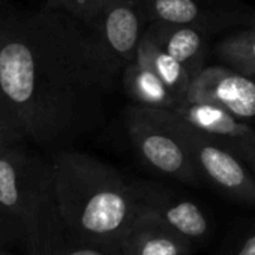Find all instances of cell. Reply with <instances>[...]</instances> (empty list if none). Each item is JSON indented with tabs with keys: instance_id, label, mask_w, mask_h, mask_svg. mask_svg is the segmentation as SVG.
Returning a JSON list of instances; mask_svg holds the SVG:
<instances>
[{
	"instance_id": "6da1fadb",
	"label": "cell",
	"mask_w": 255,
	"mask_h": 255,
	"mask_svg": "<svg viewBox=\"0 0 255 255\" xmlns=\"http://www.w3.org/2000/svg\"><path fill=\"white\" fill-rule=\"evenodd\" d=\"M119 78L68 12L0 8V98L26 140L56 147L98 129Z\"/></svg>"
},
{
	"instance_id": "7a4b0ae2",
	"label": "cell",
	"mask_w": 255,
	"mask_h": 255,
	"mask_svg": "<svg viewBox=\"0 0 255 255\" xmlns=\"http://www.w3.org/2000/svg\"><path fill=\"white\" fill-rule=\"evenodd\" d=\"M51 165L68 237L120 255L123 236L138 209L132 180L113 165L75 150H59Z\"/></svg>"
},
{
	"instance_id": "3957f363",
	"label": "cell",
	"mask_w": 255,
	"mask_h": 255,
	"mask_svg": "<svg viewBox=\"0 0 255 255\" xmlns=\"http://www.w3.org/2000/svg\"><path fill=\"white\" fill-rule=\"evenodd\" d=\"M0 206L26 231V254L36 255L66 233L60 218L51 161L24 144L0 155Z\"/></svg>"
},
{
	"instance_id": "277c9868",
	"label": "cell",
	"mask_w": 255,
	"mask_h": 255,
	"mask_svg": "<svg viewBox=\"0 0 255 255\" xmlns=\"http://www.w3.org/2000/svg\"><path fill=\"white\" fill-rule=\"evenodd\" d=\"M149 111L180 141L201 180L228 201L255 209V176L224 140L197 129L173 110L149 108Z\"/></svg>"
},
{
	"instance_id": "5b68a950",
	"label": "cell",
	"mask_w": 255,
	"mask_h": 255,
	"mask_svg": "<svg viewBox=\"0 0 255 255\" xmlns=\"http://www.w3.org/2000/svg\"><path fill=\"white\" fill-rule=\"evenodd\" d=\"M149 23L144 0H105L86 27L99 56L120 77L123 68L135 60Z\"/></svg>"
},
{
	"instance_id": "8992f818",
	"label": "cell",
	"mask_w": 255,
	"mask_h": 255,
	"mask_svg": "<svg viewBox=\"0 0 255 255\" xmlns=\"http://www.w3.org/2000/svg\"><path fill=\"white\" fill-rule=\"evenodd\" d=\"M126 128L143 162L155 173L180 183L200 186L201 177L180 141L143 105L126 110Z\"/></svg>"
},
{
	"instance_id": "52a82bcc",
	"label": "cell",
	"mask_w": 255,
	"mask_h": 255,
	"mask_svg": "<svg viewBox=\"0 0 255 255\" xmlns=\"http://www.w3.org/2000/svg\"><path fill=\"white\" fill-rule=\"evenodd\" d=\"M149 21L191 26L207 38L237 26H254L255 11L240 0H144Z\"/></svg>"
},
{
	"instance_id": "ba28073f",
	"label": "cell",
	"mask_w": 255,
	"mask_h": 255,
	"mask_svg": "<svg viewBox=\"0 0 255 255\" xmlns=\"http://www.w3.org/2000/svg\"><path fill=\"white\" fill-rule=\"evenodd\" d=\"M132 188L138 204L158 213L197 248L209 243L213 234V224L197 201L155 180H132Z\"/></svg>"
},
{
	"instance_id": "9c48e42d",
	"label": "cell",
	"mask_w": 255,
	"mask_h": 255,
	"mask_svg": "<svg viewBox=\"0 0 255 255\" xmlns=\"http://www.w3.org/2000/svg\"><path fill=\"white\" fill-rule=\"evenodd\" d=\"M188 101L219 105L239 119L255 117V78L230 66H206L192 78Z\"/></svg>"
},
{
	"instance_id": "30bf717a",
	"label": "cell",
	"mask_w": 255,
	"mask_h": 255,
	"mask_svg": "<svg viewBox=\"0 0 255 255\" xmlns=\"http://www.w3.org/2000/svg\"><path fill=\"white\" fill-rule=\"evenodd\" d=\"M197 246L168 225L158 213L138 204L129 222L120 255H192Z\"/></svg>"
},
{
	"instance_id": "8fae6325",
	"label": "cell",
	"mask_w": 255,
	"mask_h": 255,
	"mask_svg": "<svg viewBox=\"0 0 255 255\" xmlns=\"http://www.w3.org/2000/svg\"><path fill=\"white\" fill-rule=\"evenodd\" d=\"M144 36L179 60L192 78L206 68L207 36L200 30L186 24L150 21Z\"/></svg>"
},
{
	"instance_id": "7c38bea8",
	"label": "cell",
	"mask_w": 255,
	"mask_h": 255,
	"mask_svg": "<svg viewBox=\"0 0 255 255\" xmlns=\"http://www.w3.org/2000/svg\"><path fill=\"white\" fill-rule=\"evenodd\" d=\"M173 111L197 129L224 140L227 146L233 141L255 138V129L252 126L219 105L185 101Z\"/></svg>"
},
{
	"instance_id": "4fadbf2b",
	"label": "cell",
	"mask_w": 255,
	"mask_h": 255,
	"mask_svg": "<svg viewBox=\"0 0 255 255\" xmlns=\"http://www.w3.org/2000/svg\"><path fill=\"white\" fill-rule=\"evenodd\" d=\"M120 83L128 96L137 105L174 110L182 104L158 77L152 66L138 54L134 62L123 68Z\"/></svg>"
},
{
	"instance_id": "5bb4252c",
	"label": "cell",
	"mask_w": 255,
	"mask_h": 255,
	"mask_svg": "<svg viewBox=\"0 0 255 255\" xmlns=\"http://www.w3.org/2000/svg\"><path fill=\"white\" fill-rule=\"evenodd\" d=\"M138 56H141L152 66V69L180 102L188 101L192 75L179 60H176L171 54H168L165 50H162L146 36H143V41L140 44Z\"/></svg>"
},
{
	"instance_id": "9a60e30c",
	"label": "cell",
	"mask_w": 255,
	"mask_h": 255,
	"mask_svg": "<svg viewBox=\"0 0 255 255\" xmlns=\"http://www.w3.org/2000/svg\"><path fill=\"white\" fill-rule=\"evenodd\" d=\"M215 51L227 66L255 77V24L227 36L216 44Z\"/></svg>"
},
{
	"instance_id": "2e32d148",
	"label": "cell",
	"mask_w": 255,
	"mask_h": 255,
	"mask_svg": "<svg viewBox=\"0 0 255 255\" xmlns=\"http://www.w3.org/2000/svg\"><path fill=\"white\" fill-rule=\"evenodd\" d=\"M216 255H255V218L234 225Z\"/></svg>"
},
{
	"instance_id": "e0dca14e",
	"label": "cell",
	"mask_w": 255,
	"mask_h": 255,
	"mask_svg": "<svg viewBox=\"0 0 255 255\" xmlns=\"http://www.w3.org/2000/svg\"><path fill=\"white\" fill-rule=\"evenodd\" d=\"M45 6L62 9L89 26L101 12L105 0H42Z\"/></svg>"
},
{
	"instance_id": "ac0fdd59",
	"label": "cell",
	"mask_w": 255,
	"mask_h": 255,
	"mask_svg": "<svg viewBox=\"0 0 255 255\" xmlns=\"http://www.w3.org/2000/svg\"><path fill=\"white\" fill-rule=\"evenodd\" d=\"M38 255H108V254L98 248L77 243V242L71 240L68 237V234L65 233L62 237L56 239Z\"/></svg>"
},
{
	"instance_id": "d6986e66",
	"label": "cell",
	"mask_w": 255,
	"mask_h": 255,
	"mask_svg": "<svg viewBox=\"0 0 255 255\" xmlns=\"http://www.w3.org/2000/svg\"><path fill=\"white\" fill-rule=\"evenodd\" d=\"M15 243L26 246V231L18 219L0 206V245L9 246Z\"/></svg>"
},
{
	"instance_id": "ffe728a7",
	"label": "cell",
	"mask_w": 255,
	"mask_h": 255,
	"mask_svg": "<svg viewBox=\"0 0 255 255\" xmlns=\"http://www.w3.org/2000/svg\"><path fill=\"white\" fill-rule=\"evenodd\" d=\"M26 137L20 131L12 117L0 108V155L15 146L24 144Z\"/></svg>"
},
{
	"instance_id": "44dd1931",
	"label": "cell",
	"mask_w": 255,
	"mask_h": 255,
	"mask_svg": "<svg viewBox=\"0 0 255 255\" xmlns=\"http://www.w3.org/2000/svg\"><path fill=\"white\" fill-rule=\"evenodd\" d=\"M230 149L246 164V167L251 170V173L255 176V138L251 140H240L233 141L228 144Z\"/></svg>"
},
{
	"instance_id": "7402d4cb",
	"label": "cell",
	"mask_w": 255,
	"mask_h": 255,
	"mask_svg": "<svg viewBox=\"0 0 255 255\" xmlns=\"http://www.w3.org/2000/svg\"><path fill=\"white\" fill-rule=\"evenodd\" d=\"M0 255H18V254H14L8 249V246H3V245H0ZM27 255V254H26Z\"/></svg>"
},
{
	"instance_id": "603a6c76",
	"label": "cell",
	"mask_w": 255,
	"mask_h": 255,
	"mask_svg": "<svg viewBox=\"0 0 255 255\" xmlns=\"http://www.w3.org/2000/svg\"><path fill=\"white\" fill-rule=\"evenodd\" d=\"M0 5H2V3H0ZM0 108H2L3 111H6V113L9 114V111L6 110V107H5V104H3V101H2V98H0ZM9 116H11V114H9ZM12 120H14V119H12Z\"/></svg>"
},
{
	"instance_id": "cb8c5ba5",
	"label": "cell",
	"mask_w": 255,
	"mask_h": 255,
	"mask_svg": "<svg viewBox=\"0 0 255 255\" xmlns=\"http://www.w3.org/2000/svg\"><path fill=\"white\" fill-rule=\"evenodd\" d=\"M254 78H255V77H254Z\"/></svg>"
}]
</instances>
